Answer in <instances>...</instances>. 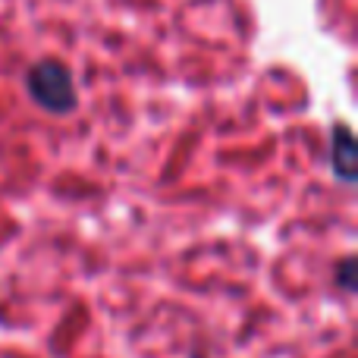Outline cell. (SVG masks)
I'll use <instances>...</instances> for the list:
<instances>
[{
	"instance_id": "cell-1",
	"label": "cell",
	"mask_w": 358,
	"mask_h": 358,
	"mask_svg": "<svg viewBox=\"0 0 358 358\" xmlns=\"http://www.w3.org/2000/svg\"><path fill=\"white\" fill-rule=\"evenodd\" d=\"M29 94L35 98L38 107L50 113H69L76 107V82L69 69L57 60H41L29 69Z\"/></svg>"
},
{
	"instance_id": "cell-2",
	"label": "cell",
	"mask_w": 358,
	"mask_h": 358,
	"mask_svg": "<svg viewBox=\"0 0 358 358\" xmlns=\"http://www.w3.org/2000/svg\"><path fill=\"white\" fill-rule=\"evenodd\" d=\"M330 164H334L336 176L352 182L355 179V138L349 126H336L334 129V145H330Z\"/></svg>"
},
{
	"instance_id": "cell-3",
	"label": "cell",
	"mask_w": 358,
	"mask_h": 358,
	"mask_svg": "<svg viewBox=\"0 0 358 358\" xmlns=\"http://www.w3.org/2000/svg\"><path fill=\"white\" fill-rule=\"evenodd\" d=\"M352 267H355V261H352V258H346V261H343V267H340L343 289H352V286H355V280H352Z\"/></svg>"
}]
</instances>
